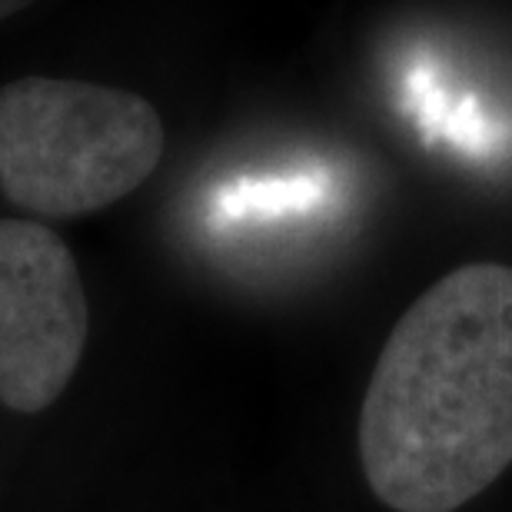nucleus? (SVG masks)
<instances>
[{"mask_svg":"<svg viewBox=\"0 0 512 512\" xmlns=\"http://www.w3.org/2000/svg\"><path fill=\"white\" fill-rule=\"evenodd\" d=\"M163 120L130 90L67 77L0 87V190L40 220L87 217L133 193L163 157Z\"/></svg>","mask_w":512,"mask_h":512,"instance_id":"nucleus-2","label":"nucleus"},{"mask_svg":"<svg viewBox=\"0 0 512 512\" xmlns=\"http://www.w3.org/2000/svg\"><path fill=\"white\" fill-rule=\"evenodd\" d=\"M34 0H0V20H7V17H14L17 10H24L30 7Z\"/></svg>","mask_w":512,"mask_h":512,"instance_id":"nucleus-4","label":"nucleus"},{"mask_svg":"<svg viewBox=\"0 0 512 512\" xmlns=\"http://www.w3.org/2000/svg\"><path fill=\"white\" fill-rule=\"evenodd\" d=\"M90 330L74 253L37 220H0V406L44 413L80 370Z\"/></svg>","mask_w":512,"mask_h":512,"instance_id":"nucleus-3","label":"nucleus"},{"mask_svg":"<svg viewBox=\"0 0 512 512\" xmlns=\"http://www.w3.org/2000/svg\"><path fill=\"white\" fill-rule=\"evenodd\" d=\"M360 463L396 512H456L512 466V266H456L399 316L363 399Z\"/></svg>","mask_w":512,"mask_h":512,"instance_id":"nucleus-1","label":"nucleus"}]
</instances>
